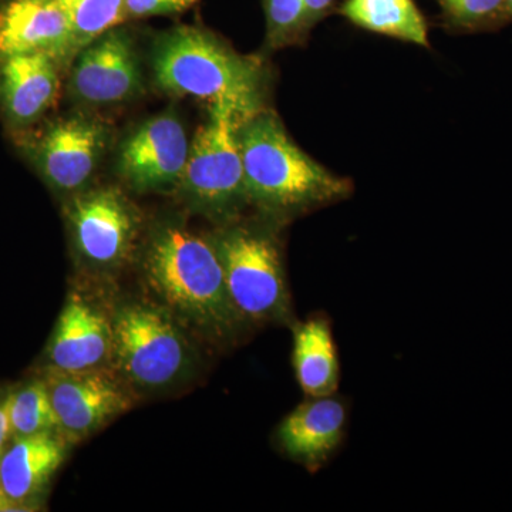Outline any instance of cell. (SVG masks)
<instances>
[{
	"mask_svg": "<svg viewBox=\"0 0 512 512\" xmlns=\"http://www.w3.org/2000/svg\"><path fill=\"white\" fill-rule=\"evenodd\" d=\"M143 272L168 311L212 339L232 342L248 325L229 298L212 239L175 222L158 225L144 249Z\"/></svg>",
	"mask_w": 512,
	"mask_h": 512,
	"instance_id": "obj_1",
	"label": "cell"
},
{
	"mask_svg": "<svg viewBox=\"0 0 512 512\" xmlns=\"http://www.w3.org/2000/svg\"><path fill=\"white\" fill-rule=\"evenodd\" d=\"M154 82L163 92L194 97L231 110L239 120L265 109L261 59L242 56L208 30L178 26L157 37L151 55Z\"/></svg>",
	"mask_w": 512,
	"mask_h": 512,
	"instance_id": "obj_2",
	"label": "cell"
},
{
	"mask_svg": "<svg viewBox=\"0 0 512 512\" xmlns=\"http://www.w3.org/2000/svg\"><path fill=\"white\" fill-rule=\"evenodd\" d=\"M238 141L248 202L274 217H295L345 200L352 184L330 173L293 143L275 111L242 120Z\"/></svg>",
	"mask_w": 512,
	"mask_h": 512,
	"instance_id": "obj_3",
	"label": "cell"
},
{
	"mask_svg": "<svg viewBox=\"0 0 512 512\" xmlns=\"http://www.w3.org/2000/svg\"><path fill=\"white\" fill-rule=\"evenodd\" d=\"M212 242L229 298L245 322H291V296L274 231L261 225H229Z\"/></svg>",
	"mask_w": 512,
	"mask_h": 512,
	"instance_id": "obj_4",
	"label": "cell"
},
{
	"mask_svg": "<svg viewBox=\"0 0 512 512\" xmlns=\"http://www.w3.org/2000/svg\"><path fill=\"white\" fill-rule=\"evenodd\" d=\"M241 120L224 107H212L190 144L178 188L195 210L231 220L248 202L238 141Z\"/></svg>",
	"mask_w": 512,
	"mask_h": 512,
	"instance_id": "obj_5",
	"label": "cell"
},
{
	"mask_svg": "<svg viewBox=\"0 0 512 512\" xmlns=\"http://www.w3.org/2000/svg\"><path fill=\"white\" fill-rule=\"evenodd\" d=\"M113 357L131 383L168 386L190 366V346L167 309L128 303L113 316Z\"/></svg>",
	"mask_w": 512,
	"mask_h": 512,
	"instance_id": "obj_6",
	"label": "cell"
},
{
	"mask_svg": "<svg viewBox=\"0 0 512 512\" xmlns=\"http://www.w3.org/2000/svg\"><path fill=\"white\" fill-rule=\"evenodd\" d=\"M107 144L109 127L77 114L26 134L23 153L49 187L69 194L92 180Z\"/></svg>",
	"mask_w": 512,
	"mask_h": 512,
	"instance_id": "obj_7",
	"label": "cell"
},
{
	"mask_svg": "<svg viewBox=\"0 0 512 512\" xmlns=\"http://www.w3.org/2000/svg\"><path fill=\"white\" fill-rule=\"evenodd\" d=\"M70 234L80 256L92 266L123 265L140 234L136 205L119 188H96L74 194L64 207Z\"/></svg>",
	"mask_w": 512,
	"mask_h": 512,
	"instance_id": "obj_8",
	"label": "cell"
},
{
	"mask_svg": "<svg viewBox=\"0 0 512 512\" xmlns=\"http://www.w3.org/2000/svg\"><path fill=\"white\" fill-rule=\"evenodd\" d=\"M43 379L66 439L90 436L133 406L124 383L104 366L80 372L49 367Z\"/></svg>",
	"mask_w": 512,
	"mask_h": 512,
	"instance_id": "obj_9",
	"label": "cell"
},
{
	"mask_svg": "<svg viewBox=\"0 0 512 512\" xmlns=\"http://www.w3.org/2000/svg\"><path fill=\"white\" fill-rule=\"evenodd\" d=\"M143 87L133 37L123 28L104 33L83 47L70 74V93L92 107L114 106L134 99Z\"/></svg>",
	"mask_w": 512,
	"mask_h": 512,
	"instance_id": "obj_10",
	"label": "cell"
},
{
	"mask_svg": "<svg viewBox=\"0 0 512 512\" xmlns=\"http://www.w3.org/2000/svg\"><path fill=\"white\" fill-rule=\"evenodd\" d=\"M190 153V141L173 111L144 121L124 138L117 156L120 177L133 190L164 191L178 187Z\"/></svg>",
	"mask_w": 512,
	"mask_h": 512,
	"instance_id": "obj_11",
	"label": "cell"
},
{
	"mask_svg": "<svg viewBox=\"0 0 512 512\" xmlns=\"http://www.w3.org/2000/svg\"><path fill=\"white\" fill-rule=\"evenodd\" d=\"M348 421V402L338 394L306 397L281 421L275 431V443L293 463L316 473L338 453Z\"/></svg>",
	"mask_w": 512,
	"mask_h": 512,
	"instance_id": "obj_12",
	"label": "cell"
},
{
	"mask_svg": "<svg viewBox=\"0 0 512 512\" xmlns=\"http://www.w3.org/2000/svg\"><path fill=\"white\" fill-rule=\"evenodd\" d=\"M46 53L64 66L77 55L70 20L59 0H2L0 57Z\"/></svg>",
	"mask_w": 512,
	"mask_h": 512,
	"instance_id": "obj_13",
	"label": "cell"
},
{
	"mask_svg": "<svg viewBox=\"0 0 512 512\" xmlns=\"http://www.w3.org/2000/svg\"><path fill=\"white\" fill-rule=\"evenodd\" d=\"M63 67L46 53L0 57V111L10 128L35 126L55 106Z\"/></svg>",
	"mask_w": 512,
	"mask_h": 512,
	"instance_id": "obj_14",
	"label": "cell"
},
{
	"mask_svg": "<svg viewBox=\"0 0 512 512\" xmlns=\"http://www.w3.org/2000/svg\"><path fill=\"white\" fill-rule=\"evenodd\" d=\"M113 357V319L80 293L67 299L47 346L50 367L64 372L103 367Z\"/></svg>",
	"mask_w": 512,
	"mask_h": 512,
	"instance_id": "obj_15",
	"label": "cell"
},
{
	"mask_svg": "<svg viewBox=\"0 0 512 512\" xmlns=\"http://www.w3.org/2000/svg\"><path fill=\"white\" fill-rule=\"evenodd\" d=\"M66 453L60 431L12 437L0 453V481L12 511L29 507L45 493Z\"/></svg>",
	"mask_w": 512,
	"mask_h": 512,
	"instance_id": "obj_16",
	"label": "cell"
},
{
	"mask_svg": "<svg viewBox=\"0 0 512 512\" xmlns=\"http://www.w3.org/2000/svg\"><path fill=\"white\" fill-rule=\"evenodd\" d=\"M293 370L306 397L338 393L340 363L332 325L315 315L293 326Z\"/></svg>",
	"mask_w": 512,
	"mask_h": 512,
	"instance_id": "obj_17",
	"label": "cell"
},
{
	"mask_svg": "<svg viewBox=\"0 0 512 512\" xmlns=\"http://www.w3.org/2000/svg\"><path fill=\"white\" fill-rule=\"evenodd\" d=\"M340 13L370 32L427 46V25L413 0H346Z\"/></svg>",
	"mask_w": 512,
	"mask_h": 512,
	"instance_id": "obj_18",
	"label": "cell"
},
{
	"mask_svg": "<svg viewBox=\"0 0 512 512\" xmlns=\"http://www.w3.org/2000/svg\"><path fill=\"white\" fill-rule=\"evenodd\" d=\"M8 409L13 437L60 431L45 379L30 380L9 392Z\"/></svg>",
	"mask_w": 512,
	"mask_h": 512,
	"instance_id": "obj_19",
	"label": "cell"
},
{
	"mask_svg": "<svg viewBox=\"0 0 512 512\" xmlns=\"http://www.w3.org/2000/svg\"><path fill=\"white\" fill-rule=\"evenodd\" d=\"M72 25L77 53L127 22V0H59Z\"/></svg>",
	"mask_w": 512,
	"mask_h": 512,
	"instance_id": "obj_20",
	"label": "cell"
},
{
	"mask_svg": "<svg viewBox=\"0 0 512 512\" xmlns=\"http://www.w3.org/2000/svg\"><path fill=\"white\" fill-rule=\"evenodd\" d=\"M265 12L272 47L289 45L308 30L305 0H265Z\"/></svg>",
	"mask_w": 512,
	"mask_h": 512,
	"instance_id": "obj_21",
	"label": "cell"
},
{
	"mask_svg": "<svg viewBox=\"0 0 512 512\" xmlns=\"http://www.w3.org/2000/svg\"><path fill=\"white\" fill-rule=\"evenodd\" d=\"M454 22L477 23L491 18L505 6V0H437Z\"/></svg>",
	"mask_w": 512,
	"mask_h": 512,
	"instance_id": "obj_22",
	"label": "cell"
},
{
	"mask_svg": "<svg viewBox=\"0 0 512 512\" xmlns=\"http://www.w3.org/2000/svg\"><path fill=\"white\" fill-rule=\"evenodd\" d=\"M198 0H127V19L168 16L185 12Z\"/></svg>",
	"mask_w": 512,
	"mask_h": 512,
	"instance_id": "obj_23",
	"label": "cell"
},
{
	"mask_svg": "<svg viewBox=\"0 0 512 512\" xmlns=\"http://www.w3.org/2000/svg\"><path fill=\"white\" fill-rule=\"evenodd\" d=\"M336 0H305L306 26L312 28L332 8Z\"/></svg>",
	"mask_w": 512,
	"mask_h": 512,
	"instance_id": "obj_24",
	"label": "cell"
},
{
	"mask_svg": "<svg viewBox=\"0 0 512 512\" xmlns=\"http://www.w3.org/2000/svg\"><path fill=\"white\" fill-rule=\"evenodd\" d=\"M8 393H0V453L5 450L12 440V427H10Z\"/></svg>",
	"mask_w": 512,
	"mask_h": 512,
	"instance_id": "obj_25",
	"label": "cell"
},
{
	"mask_svg": "<svg viewBox=\"0 0 512 512\" xmlns=\"http://www.w3.org/2000/svg\"><path fill=\"white\" fill-rule=\"evenodd\" d=\"M12 511V505H10L8 497H6L5 491H3L2 481H0V512Z\"/></svg>",
	"mask_w": 512,
	"mask_h": 512,
	"instance_id": "obj_26",
	"label": "cell"
},
{
	"mask_svg": "<svg viewBox=\"0 0 512 512\" xmlns=\"http://www.w3.org/2000/svg\"><path fill=\"white\" fill-rule=\"evenodd\" d=\"M505 6L512 12V0H505Z\"/></svg>",
	"mask_w": 512,
	"mask_h": 512,
	"instance_id": "obj_27",
	"label": "cell"
}]
</instances>
